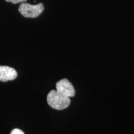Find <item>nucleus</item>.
Returning a JSON list of instances; mask_svg holds the SVG:
<instances>
[{
	"instance_id": "obj_1",
	"label": "nucleus",
	"mask_w": 134,
	"mask_h": 134,
	"mask_svg": "<svg viewBox=\"0 0 134 134\" xmlns=\"http://www.w3.org/2000/svg\"><path fill=\"white\" fill-rule=\"evenodd\" d=\"M47 100L48 104L56 110L65 109L69 106L71 103L70 98L64 96L57 90H52L48 93Z\"/></svg>"
},
{
	"instance_id": "obj_2",
	"label": "nucleus",
	"mask_w": 134,
	"mask_h": 134,
	"mask_svg": "<svg viewBox=\"0 0 134 134\" xmlns=\"http://www.w3.org/2000/svg\"><path fill=\"white\" fill-rule=\"evenodd\" d=\"M44 10L42 3L37 4H31L27 3H23L20 4L19 11L25 18H35L41 14Z\"/></svg>"
},
{
	"instance_id": "obj_3",
	"label": "nucleus",
	"mask_w": 134,
	"mask_h": 134,
	"mask_svg": "<svg viewBox=\"0 0 134 134\" xmlns=\"http://www.w3.org/2000/svg\"><path fill=\"white\" fill-rule=\"evenodd\" d=\"M56 90L64 96L71 98L75 94V88L73 85L66 78L58 81L56 84Z\"/></svg>"
},
{
	"instance_id": "obj_4",
	"label": "nucleus",
	"mask_w": 134,
	"mask_h": 134,
	"mask_svg": "<svg viewBox=\"0 0 134 134\" xmlns=\"http://www.w3.org/2000/svg\"><path fill=\"white\" fill-rule=\"evenodd\" d=\"M18 73L16 70L8 66H0V81L6 82L16 79Z\"/></svg>"
},
{
	"instance_id": "obj_5",
	"label": "nucleus",
	"mask_w": 134,
	"mask_h": 134,
	"mask_svg": "<svg viewBox=\"0 0 134 134\" xmlns=\"http://www.w3.org/2000/svg\"><path fill=\"white\" fill-rule=\"evenodd\" d=\"M5 1L13 3V4H18V3H25L27 0H5Z\"/></svg>"
},
{
	"instance_id": "obj_6",
	"label": "nucleus",
	"mask_w": 134,
	"mask_h": 134,
	"mask_svg": "<svg viewBox=\"0 0 134 134\" xmlns=\"http://www.w3.org/2000/svg\"><path fill=\"white\" fill-rule=\"evenodd\" d=\"M10 134H24V133L21 130L19 129H13L11 131Z\"/></svg>"
}]
</instances>
